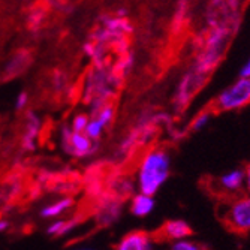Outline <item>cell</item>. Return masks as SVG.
Returning <instances> with one entry per match:
<instances>
[{
	"mask_svg": "<svg viewBox=\"0 0 250 250\" xmlns=\"http://www.w3.org/2000/svg\"><path fill=\"white\" fill-rule=\"evenodd\" d=\"M172 157L165 147H153L147 150L138 164L136 171V185L138 190L146 195L159 192L171 175Z\"/></svg>",
	"mask_w": 250,
	"mask_h": 250,
	"instance_id": "cell-1",
	"label": "cell"
},
{
	"mask_svg": "<svg viewBox=\"0 0 250 250\" xmlns=\"http://www.w3.org/2000/svg\"><path fill=\"white\" fill-rule=\"evenodd\" d=\"M250 105V78L240 77L220 90L213 99L211 108L214 112H234Z\"/></svg>",
	"mask_w": 250,
	"mask_h": 250,
	"instance_id": "cell-2",
	"label": "cell"
},
{
	"mask_svg": "<svg viewBox=\"0 0 250 250\" xmlns=\"http://www.w3.org/2000/svg\"><path fill=\"white\" fill-rule=\"evenodd\" d=\"M217 213L228 231L238 235L250 232V193L229 199L219 208Z\"/></svg>",
	"mask_w": 250,
	"mask_h": 250,
	"instance_id": "cell-3",
	"label": "cell"
},
{
	"mask_svg": "<svg viewBox=\"0 0 250 250\" xmlns=\"http://www.w3.org/2000/svg\"><path fill=\"white\" fill-rule=\"evenodd\" d=\"M133 32L130 21L126 17L114 15H104L99 18V27L92 35L93 39L102 45H120L125 42L126 36Z\"/></svg>",
	"mask_w": 250,
	"mask_h": 250,
	"instance_id": "cell-4",
	"label": "cell"
},
{
	"mask_svg": "<svg viewBox=\"0 0 250 250\" xmlns=\"http://www.w3.org/2000/svg\"><path fill=\"white\" fill-rule=\"evenodd\" d=\"M60 146L66 154L72 157H88L98 150V141L90 140L84 132H75L69 126H63L60 133Z\"/></svg>",
	"mask_w": 250,
	"mask_h": 250,
	"instance_id": "cell-5",
	"label": "cell"
},
{
	"mask_svg": "<svg viewBox=\"0 0 250 250\" xmlns=\"http://www.w3.org/2000/svg\"><path fill=\"white\" fill-rule=\"evenodd\" d=\"M192 234L193 229L188 222L181 219H172L167 220L154 234H151V238L153 241H175L181 238H188Z\"/></svg>",
	"mask_w": 250,
	"mask_h": 250,
	"instance_id": "cell-6",
	"label": "cell"
},
{
	"mask_svg": "<svg viewBox=\"0 0 250 250\" xmlns=\"http://www.w3.org/2000/svg\"><path fill=\"white\" fill-rule=\"evenodd\" d=\"M217 189L225 195H235L244 188V169L243 168H234L231 171H226L222 175L217 177L214 181Z\"/></svg>",
	"mask_w": 250,
	"mask_h": 250,
	"instance_id": "cell-7",
	"label": "cell"
},
{
	"mask_svg": "<svg viewBox=\"0 0 250 250\" xmlns=\"http://www.w3.org/2000/svg\"><path fill=\"white\" fill-rule=\"evenodd\" d=\"M151 234L146 231H132L120 240L116 250H151Z\"/></svg>",
	"mask_w": 250,
	"mask_h": 250,
	"instance_id": "cell-8",
	"label": "cell"
},
{
	"mask_svg": "<svg viewBox=\"0 0 250 250\" xmlns=\"http://www.w3.org/2000/svg\"><path fill=\"white\" fill-rule=\"evenodd\" d=\"M41 119L35 112H27L26 123H24V132H22L21 147L24 151H33L36 148V140L41 132Z\"/></svg>",
	"mask_w": 250,
	"mask_h": 250,
	"instance_id": "cell-9",
	"label": "cell"
},
{
	"mask_svg": "<svg viewBox=\"0 0 250 250\" xmlns=\"http://www.w3.org/2000/svg\"><path fill=\"white\" fill-rule=\"evenodd\" d=\"M154 208V199L151 195L136 193L130 201V213L136 217H146Z\"/></svg>",
	"mask_w": 250,
	"mask_h": 250,
	"instance_id": "cell-10",
	"label": "cell"
},
{
	"mask_svg": "<svg viewBox=\"0 0 250 250\" xmlns=\"http://www.w3.org/2000/svg\"><path fill=\"white\" fill-rule=\"evenodd\" d=\"M29 64H30V57L27 56V53L26 51H20V53L14 54L12 59L6 63V66H5V74L8 77H12L14 78V77L20 75L22 71H24Z\"/></svg>",
	"mask_w": 250,
	"mask_h": 250,
	"instance_id": "cell-11",
	"label": "cell"
},
{
	"mask_svg": "<svg viewBox=\"0 0 250 250\" xmlns=\"http://www.w3.org/2000/svg\"><path fill=\"white\" fill-rule=\"evenodd\" d=\"M74 206V201L72 198H62L53 204H50V206L45 207L42 211H41V216L42 217H54V216H59L62 213H64L67 208H71Z\"/></svg>",
	"mask_w": 250,
	"mask_h": 250,
	"instance_id": "cell-12",
	"label": "cell"
},
{
	"mask_svg": "<svg viewBox=\"0 0 250 250\" xmlns=\"http://www.w3.org/2000/svg\"><path fill=\"white\" fill-rule=\"evenodd\" d=\"M214 114H216V112H214V109L211 106L199 111L198 114L192 119V122H190V130L195 132V133L204 130V129H206L210 125V122H211V119H213Z\"/></svg>",
	"mask_w": 250,
	"mask_h": 250,
	"instance_id": "cell-13",
	"label": "cell"
},
{
	"mask_svg": "<svg viewBox=\"0 0 250 250\" xmlns=\"http://www.w3.org/2000/svg\"><path fill=\"white\" fill-rule=\"evenodd\" d=\"M114 116H116V109H114V105H111V104H104L101 105L99 108L93 109V117H96L105 129H108L112 122H114Z\"/></svg>",
	"mask_w": 250,
	"mask_h": 250,
	"instance_id": "cell-14",
	"label": "cell"
},
{
	"mask_svg": "<svg viewBox=\"0 0 250 250\" xmlns=\"http://www.w3.org/2000/svg\"><path fill=\"white\" fill-rule=\"evenodd\" d=\"M104 130H105L104 125H102L96 117L92 116V117H90V120H88V123H87V127H85L84 133L88 136L90 140L99 141V140H101V136H102V133H104Z\"/></svg>",
	"mask_w": 250,
	"mask_h": 250,
	"instance_id": "cell-15",
	"label": "cell"
},
{
	"mask_svg": "<svg viewBox=\"0 0 250 250\" xmlns=\"http://www.w3.org/2000/svg\"><path fill=\"white\" fill-rule=\"evenodd\" d=\"M169 250H208L207 246H204L199 241H192L188 238H181V240H175Z\"/></svg>",
	"mask_w": 250,
	"mask_h": 250,
	"instance_id": "cell-16",
	"label": "cell"
},
{
	"mask_svg": "<svg viewBox=\"0 0 250 250\" xmlns=\"http://www.w3.org/2000/svg\"><path fill=\"white\" fill-rule=\"evenodd\" d=\"M43 21H45V11L42 9H35L29 14V18H27V24L30 29L33 30H38L39 27H42L43 24Z\"/></svg>",
	"mask_w": 250,
	"mask_h": 250,
	"instance_id": "cell-17",
	"label": "cell"
},
{
	"mask_svg": "<svg viewBox=\"0 0 250 250\" xmlns=\"http://www.w3.org/2000/svg\"><path fill=\"white\" fill-rule=\"evenodd\" d=\"M90 120V116L84 114V112H78V114H75L71 120V129L75 130V132H84L85 127H87V123Z\"/></svg>",
	"mask_w": 250,
	"mask_h": 250,
	"instance_id": "cell-18",
	"label": "cell"
},
{
	"mask_svg": "<svg viewBox=\"0 0 250 250\" xmlns=\"http://www.w3.org/2000/svg\"><path fill=\"white\" fill-rule=\"evenodd\" d=\"M27 105H29V93L27 92L18 93V96L15 98V109L22 111V109L27 108Z\"/></svg>",
	"mask_w": 250,
	"mask_h": 250,
	"instance_id": "cell-19",
	"label": "cell"
},
{
	"mask_svg": "<svg viewBox=\"0 0 250 250\" xmlns=\"http://www.w3.org/2000/svg\"><path fill=\"white\" fill-rule=\"evenodd\" d=\"M240 77H249L250 78V56L247 57V60L240 67Z\"/></svg>",
	"mask_w": 250,
	"mask_h": 250,
	"instance_id": "cell-20",
	"label": "cell"
},
{
	"mask_svg": "<svg viewBox=\"0 0 250 250\" xmlns=\"http://www.w3.org/2000/svg\"><path fill=\"white\" fill-rule=\"evenodd\" d=\"M243 169H244V186H246L247 192L250 193V162Z\"/></svg>",
	"mask_w": 250,
	"mask_h": 250,
	"instance_id": "cell-21",
	"label": "cell"
},
{
	"mask_svg": "<svg viewBox=\"0 0 250 250\" xmlns=\"http://www.w3.org/2000/svg\"><path fill=\"white\" fill-rule=\"evenodd\" d=\"M8 228V222L6 220H0V231H5Z\"/></svg>",
	"mask_w": 250,
	"mask_h": 250,
	"instance_id": "cell-22",
	"label": "cell"
}]
</instances>
